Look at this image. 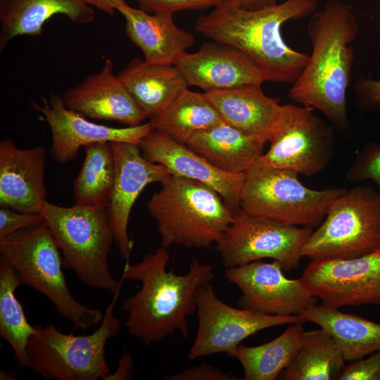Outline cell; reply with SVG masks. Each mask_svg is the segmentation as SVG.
<instances>
[{
    "label": "cell",
    "instance_id": "6da1fadb",
    "mask_svg": "<svg viewBox=\"0 0 380 380\" xmlns=\"http://www.w3.org/2000/svg\"><path fill=\"white\" fill-rule=\"evenodd\" d=\"M167 248L146 254L137 262H125L122 279L141 283L139 291L126 298L122 308L127 313L125 327L143 344L159 343L179 332L187 338L188 317L196 312L198 289L215 279L213 266L194 258L184 274L167 270Z\"/></svg>",
    "mask_w": 380,
    "mask_h": 380
},
{
    "label": "cell",
    "instance_id": "7a4b0ae2",
    "mask_svg": "<svg viewBox=\"0 0 380 380\" xmlns=\"http://www.w3.org/2000/svg\"><path fill=\"white\" fill-rule=\"evenodd\" d=\"M317 0H284L258 10H246L234 0L214 7L196 20L194 30L211 40L234 46L250 57L268 81L293 84L309 55L297 51L283 39L281 27L315 12Z\"/></svg>",
    "mask_w": 380,
    "mask_h": 380
},
{
    "label": "cell",
    "instance_id": "3957f363",
    "mask_svg": "<svg viewBox=\"0 0 380 380\" xmlns=\"http://www.w3.org/2000/svg\"><path fill=\"white\" fill-rule=\"evenodd\" d=\"M312 53L289 96L294 102L321 111L336 127L346 129L349 120L346 93L355 58L353 42L358 32L351 6L328 0L307 26Z\"/></svg>",
    "mask_w": 380,
    "mask_h": 380
},
{
    "label": "cell",
    "instance_id": "277c9868",
    "mask_svg": "<svg viewBox=\"0 0 380 380\" xmlns=\"http://www.w3.org/2000/svg\"><path fill=\"white\" fill-rule=\"evenodd\" d=\"M147 203L161 246L202 249L217 244L236 213L210 186L170 175Z\"/></svg>",
    "mask_w": 380,
    "mask_h": 380
},
{
    "label": "cell",
    "instance_id": "5b68a950",
    "mask_svg": "<svg viewBox=\"0 0 380 380\" xmlns=\"http://www.w3.org/2000/svg\"><path fill=\"white\" fill-rule=\"evenodd\" d=\"M40 213L61 252L64 267L91 288L113 294L120 291L123 280L115 279L108 265L114 234L107 207H64L46 201Z\"/></svg>",
    "mask_w": 380,
    "mask_h": 380
},
{
    "label": "cell",
    "instance_id": "8992f818",
    "mask_svg": "<svg viewBox=\"0 0 380 380\" xmlns=\"http://www.w3.org/2000/svg\"><path fill=\"white\" fill-rule=\"evenodd\" d=\"M0 254L21 285L44 296L76 329L85 331L101 322L103 313L78 302L68 289L61 252L46 222L0 239Z\"/></svg>",
    "mask_w": 380,
    "mask_h": 380
},
{
    "label": "cell",
    "instance_id": "52a82bcc",
    "mask_svg": "<svg viewBox=\"0 0 380 380\" xmlns=\"http://www.w3.org/2000/svg\"><path fill=\"white\" fill-rule=\"evenodd\" d=\"M346 190L308 188L297 173L267 166L259 158L246 174L240 212L256 220L313 229L323 222L332 203Z\"/></svg>",
    "mask_w": 380,
    "mask_h": 380
},
{
    "label": "cell",
    "instance_id": "ba28073f",
    "mask_svg": "<svg viewBox=\"0 0 380 380\" xmlns=\"http://www.w3.org/2000/svg\"><path fill=\"white\" fill-rule=\"evenodd\" d=\"M120 291L107 306L99 327L88 335L67 334L53 324L36 325L27 348V368L53 380H98L110 373L105 348L121 331L114 308Z\"/></svg>",
    "mask_w": 380,
    "mask_h": 380
},
{
    "label": "cell",
    "instance_id": "9c48e42d",
    "mask_svg": "<svg viewBox=\"0 0 380 380\" xmlns=\"http://www.w3.org/2000/svg\"><path fill=\"white\" fill-rule=\"evenodd\" d=\"M380 248V192L370 186L346 190L331 205L301 254L312 260L348 259Z\"/></svg>",
    "mask_w": 380,
    "mask_h": 380
},
{
    "label": "cell",
    "instance_id": "30bf717a",
    "mask_svg": "<svg viewBox=\"0 0 380 380\" xmlns=\"http://www.w3.org/2000/svg\"><path fill=\"white\" fill-rule=\"evenodd\" d=\"M313 110L306 106L281 105L267 138L270 148L260 158L264 164L308 177L329 164L336 145L334 130Z\"/></svg>",
    "mask_w": 380,
    "mask_h": 380
},
{
    "label": "cell",
    "instance_id": "8fae6325",
    "mask_svg": "<svg viewBox=\"0 0 380 380\" xmlns=\"http://www.w3.org/2000/svg\"><path fill=\"white\" fill-rule=\"evenodd\" d=\"M196 313L197 334L187 353L191 360L221 353L232 357L244 339L260 331L307 321L301 315L277 316L233 308L217 297L211 283L197 291Z\"/></svg>",
    "mask_w": 380,
    "mask_h": 380
},
{
    "label": "cell",
    "instance_id": "7c38bea8",
    "mask_svg": "<svg viewBox=\"0 0 380 380\" xmlns=\"http://www.w3.org/2000/svg\"><path fill=\"white\" fill-rule=\"evenodd\" d=\"M312 232L310 227L253 220L240 212L216 244L217 250L227 268L270 258L290 272L298 266Z\"/></svg>",
    "mask_w": 380,
    "mask_h": 380
},
{
    "label": "cell",
    "instance_id": "4fadbf2b",
    "mask_svg": "<svg viewBox=\"0 0 380 380\" xmlns=\"http://www.w3.org/2000/svg\"><path fill=\"white\" fill-rule=\"evenodd\" d=\"M301 278L328 308L380 304V248L353 258L312 260Z\"/></svg>",
    "mask_w": 380,
    "mask_h": 380
},
{
    "label": "cell",
    "instance_id": "5bb4252c",
    "mask_svg": "<svg viewBox=\"0 0 380 380\" xmlns=\"http://www.w3.org/2000/svg\"><path fill=\"white\" fill-rule=\"evenodd\" d=\"M277 261H254L227 268L225 279L241 291L239 308L261 313L291 316L317 304L302 278H287Z\"/></svg>",
    "mask_w": 380,
    "mask_h": 380
},
{
    "label": "cell",
    "instance_id": "9a60e30c",
    "mask_svg": "<svg viewBox=\"0 0 380 380\" xmlns=\"http://www.w3.org/2000/svg\"><path fill=\"white\" fill-rule=\"evenodd\" d=\"M34 110L44 115L51 132L50 153L63 165L75 159L81 147L100 141H119L139 146L153 127L150 122L117 128L89 121L86 117L68 108L61 96L50 94L42 97L41 105L32 103Z\"/></svg>",
    "mask_w": 380,
    "mask_h": 380
},
{
    "label": "cell",
    "instance_id": "2e32d148",
    "mask_svg": "<svg viewBox=\"0 0 380 380\" xmlns=\"http://www.w3.org/2000/svg\"><path fill=\"white\" fill-rule=\"evenodd\" d=\"M110 144L114 154L115 177L107 213L114 241L126 262L134 248V241L128 234L132 208L147 185L160 183L170 173L163 165L146 159L137 144L119 141Z\"/></svg>",
    "mask_w": 380,
    "mask_h": 380
},
{
    "label": "cell",
    "instance_id": "e0dca14e",
    "mask_svg": "<svg viewBox=\"0 0 380 380\" xmlns=\"http://www.w3.org/2000/svg\"><path fill=\"white\" fill-rule=\"evenodd\" d=\"M139 146L149 161L165 167L170 175L201 182L215 189L238 214L246 174H233L214 167L205 158L168 135L152 129Z\"/></svg>",
    "mask_w": 380,
    "mask_h": 380
},
{
    "label": "cell",
    "instance_id": "ac0fdd59",
    "mask_svg": "<svg viewBox=\"0 0 380 380\" xmlns=\"http://www.w3.org/2000/svg\"><path fill=\"white\" fill-rule=\"evenodd\" d=\"M175 66L189 87L204 91L262 85L268 81L263 70L241 51L213 40L203 43L194 53H185Z\"/></svg>",
    "mask_w": 380,
    "mask_h": 380
},
{
    "label": "cell",
    "instance_id": "d6986e66",
    "mask_svg": "<svg viewBox=\"0 0 380 380\" xmlns=\"http://www.w3.org/2000/svg\"><path fill=\"white\" fill-rule=\"evenodd\" d=\"M65 105L82 115L115 121L127 126L142 124L148 115L113 73V63L107 58L102 68L80 84L65 90Z\"/></svg>",
    "mask_w": 380,
    "mask_h": 380
},
{
    "label": "cell",
    "instance_id": "ffe728a7",
    "mask_svg": "<svg viewBox=\"0 0 380 380\" xmlns=\"http://www.w3.org/2000/svg\"><path fill=\"white\" fill-rule=\"evenodd\" d=\"M46 151L37 146L20 148L11 139L0 141V206L40 213L46 201Z\"/></svg>",
    "mask_w": 380,
    "mask_h": 380
},
{
    "label": "cell",
    "instance_id": "44dd1931",
    "mask_svg": "<svg viewBox=\"0 0 380 380\" xmlns=\"http://www.w3.org/2000/svg\"><path fill=\"white\" fill-rule=\"evenodd\" d=\"M116 10L125 18L127 35L148 63L175 65L194 44V35L175 24L173 13H150L126 2Z\"/></svg>",
    "mask_w": 380,
    "mask_h": 380
},
{
    "label": "cell",
    "instance_id": "7402d4cb",
    "mask_svg": "<svg viewBox=\"0 0 380 380\" xmlns=\"http://www.w3.org/2000/svg\"><path fill=\"white\" fill-rule=\"evenodd\" d=\"M267 142L264 137L222 122L194 134L186 145L222 171L246 174L262 156Z\"/></svg>",
    "mask_w": 380,
    "mask_h": 380
},
{
    "label": "cell",
    "instance_id": "603a6c76",
    "mask_svg": "<svg viewBox=\"0 0 380 380\" xmlns=\"http://www.w3.org/2000/svg\"><path fill=\"white\" fill-rule=\"evenodd\" d=\"M58 14L77 25L95 17L94 8L82 0H0L1 51L18 36L41 35L45 23Z\"/></svg>",
    "mask_w": 380,
    "mask_h": 380
},
{
    "label": "cell",
    "instance_id": "cb8c5ba5",
    "mask_svg": "<svg viewBox=\"0 0 380 380\" xmlns=\"http://www.w3.org/2000/svg\"><path fill=\"white\" fill-rule=\"evenodd\" d=\"M203 94L224 122L267 139L281 105L278 99L267 96L260 84H245Z\"/></svg>",
    "mask_w": 380,
    "mask_h": 380
},
{
    "label": "cell",
    "instance_id": "d4e9b609",
    "mask_svg": "<svg viewBox=\"0 0 380 380\" xmlns=\"http://www.w3.org/2000/svg\"><path fill=\"white\" fill-rule=\"evenodd\" d=\"M118 75L150 120L189 87L175 65L153 64L138 58Z\"/></svg>",
    "mask_w": 380,
    "mask_h": 380
},
{
    "label": "cell",
    "instance_id": "484cf974",
    "mask_svg": "<svg viewBox=\"0 0 380 380\" xmlns=\"http://www.w3.org/2000/svg\"><path fill=\"white\" fill-rule=\"evenodd\" d=\"M300 315L334 337L346 361L359 360L380 350L379 323L323 304L313 305Z\"/></svg>",
    "mask_w": 380,
    "mask_h": 380
},
{
    "label": "cell",
    "instance_id": "4316f807",
    "mask_svg": "<svg viewBox=\"0 0 380 380\" xmlns=\"http://www.w3.org/2000/svg\"><path fill=\"white\" fill-rule=\"evenodd\" d=\"M345 362L342 351L327 331L320 328L304 331L299 346L278 379H337Z\"/></svg>",
    "mask_w": 380,
    "mask_h": 380
},
{
    "label": "cell",
    "instance_id": "83f0119b",
    "mask_svg": "<svg viewBox=\"0 0 380 380\" xmlns=\"http://www.w3.org/2000/svg\"><path fill=\"white\" fill-rule=\"evenodd\" d=\"M222 122L203 93L188 88L149 121L153 129L184 144L194 134Z\"/></svg>",
    "mask_w": 380,
    "mask_h": 380
},
{
    "label": "cell",
    "instance_id": "f1b7e54d",
    "mask_svg": "<svg viewBox=\"0 0 380 380\" xmlns=\"http://www.w3.org/2000/svg\"><path fill=\"white\" fill-rule=\"evenodd\" d=\"M303 323H293L271 341L255 346L240 344L233 353L242 366L244 380H274L300 345Z\"/></svg>",
    "mask_w": 380,
    "mask_h": 380
},
{
    "label": "cell",
    "instance_id": "f546056e",
    "mask_svg": "<svg viewBox=\"0 0 380 380\" xmlns=\"http://www.w3.org/2000/svg\"><path fill=\"white\" fill-rule=\"evenodd\" d=\"M84 149V162L74 183L75 204L107 207L115 177L111 144L95 142Z\"/></svg>",
    "mask_w": 380,
    "mask_h": 380
},
{
    "label": "cell",
    "instance_id": "4dcf8cb0",
    "mask_svg": "<svg viewBox=\"0 0 380 380\" xmlns=\"http://www.w3.org/2000/svg\"><path fill=\"white\" fill-rule=\"evenodd\" d=\"M20 285L13 268L0 260V336L12 348L18 366L27 368L26 348L37 329L28 322L15 296Z\"/></svg>",
    "mask_w": 380,
    "mask_h": 380
},
{
    "label": "cell",
    "instance_id": "1f68e13d",
    "mask_svg": "<svg viewBox=\"0 0 380 380\" xmlns=\"http://www.w3.org/2000/svg\"><path fill=\"white\" fill-rule=\"evenodd\" d=\"M346 179L352 182L372 180L380 192V143L365 146L347 171Z\"/></svg>",
    "mask_w": 380,
    "mask_h": 380
},
{
    "label": "cell",
    "instance_id": "d6a6232c",
    "mask_svg": "<svg viewBox=\"0 0 380 380\" xmlns=\"http://www.w3.org/2000/svg\"><path fill=\"white\" fill-rule=\"evenodd\" d=\"M139 8L150 13H175L186 10H200L215 7L228 0H134Z\"/></svg>",
    "mask_w": 380,
    "mask_h": 380
},
{
    "label": "cell",
    "instance_id": "836d02e7",
    "mask_svg": "<svg viewBox=\"0 0 380 380\" xmlns=\"http://www.w3.org/2000/svg\"><path fill=\"white\" fill-rule=\"evenodd\" d=\"M45 222L41 213H29L11 208H0V239L7 236L35 225Z\"/></svg>",
    "mask_w": 380,
    "mask_h": 380
},
{
    "label": "cell",
    "instance_id": "e575fe53",
    "mask_svg": "<svg viewBox=\"0 0 380 380\" xmlns=\"http://www.w3.org/2000/svg\"><path fill=\"white\" fill-rule=\"evenodd\" d=\"M337 380H380V350L352 361L345 366Z\"/></svg>",
    "mask_w": 380,
    "mask_h": 380
},
{
    "label": "cell",
    "instance_id": "d590c367",
    "mask_svg": "<svg viewBox=\"0 0 380 380\" xmlns=\"http://www.w3.org/2000/svg\"><path fill=\"white\" fill-rule=\"evenodd\" d=\"M354 95L357 108L363 112L380 110V80L360 77L355 82Z\"/></svg>",
    "mask_w": 380,
    "mask_h": 380
},
{
    "label": "cell",
    "instance_id": "8d00e7d4",
    "mask_svg": "<svg viewBox=\"0 0 380 380\" xmlns=\"http://www.w3.org/2000/svg\"><path fill=\"white\" fill-rule=\"evenodd\" d=\"M165 380H235L232 372L222 371L212 365L203 362L163 377Z\"/></svg>",
    "mask_w": 380,
    "mask_h": 380
},
{
    "label": "cell",
    "instance_id": "74e56055",
    "mask_svg": "<svg viewBox=\"0 0 380 380\" xmlns=\"http://www.w3.org/2000/svg\"><path fill=\"white\" fill-rule=\"evenodd\" d=\"M133 373V360L127 350H125L118 362L115 371L112 373L110 372L103 380H127L132 377Z\"/></svg>",
    "mask_w": 380,
    "mask_h": 380
},
{
    "label": "cell",
    "instance_id": "f35d334b",
    "mask_svg": "<svg viewBox=\"0 0 380 380\" xmlns=\"http://www.w3.org/2000/svg\"><path fill=\"white\" fill-rule=\"evenodd\" d=\"M84 4L95 7L108 15H113L118 6L125 3V0H82Z\"/></svg>",
    "mask_w": 380,
    "mask_h": 380
},
{
    "label": "cell",
    "instance_id": "ab89813d",
    "mask_svg": "<svg viewBox=\"0 0 380 380\" xmlns=\"http://www.w3.org/2000/svg\"><path fill=\"white\" fill-rule=\"evenodd\" d=\"M236 5L246 10H258L277 4V0H234Z\"/></svg>",
    "mask_w": 380,
    "mask_h": 380
},
{
    "label": "cell",
    "instance_id": "60d3db41",
    "mask_svg": "<svg viewBox=\"0 0 380 380\" xmlns=\"http://www.w3.org/2000/svg\"><path fill=\"white\" fill-rule=\"evenodd\" d=\"M15 376L11 372L9 371H5V370H1L0 372V379L4 380V379H15Z\"/></svg>",
    "mask_w": 380,
    "mask_h": 380
}]
</instances>
